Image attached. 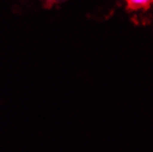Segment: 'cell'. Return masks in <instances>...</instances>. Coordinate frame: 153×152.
Masks as SVG:
<instances>
[{
    "mask_svg": "<svg viewBox=\"0 0 153 152\" xmlns=\"http://www.w3.org/2000/svg\"><path fill=\"white\" fill-rule=\"evenodd\" d=\"M126 2L132 8H144L151 3V0H126Z\"/></svg>",
    "mask_w": 153,
    "mask_h": 152,
    "instance_id": "6da1fadb",
    "label": "cell"
}]
</instances>
